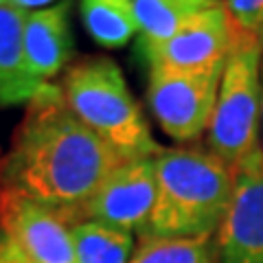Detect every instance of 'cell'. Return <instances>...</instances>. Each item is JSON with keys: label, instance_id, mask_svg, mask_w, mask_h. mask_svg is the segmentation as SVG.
Returning <instances> with one entry per match:
<instances>
[{"label": "cell", "instance_id": "cell-10", "mask_svg": "<svg viewBox=\"0 0 263 263\" xmlns=\"http://www.w3.org/2000/svg\"><path fill=\"white\" fill-rule=\"evenodd\" d=\"M70 3L29 11L22 27V48L27 68L37 81H51L72 55V31L68 20Z\"/></svg>", "mask_w": 263, "mask_h": 263}, {"label": "cell", "instance_id": "cell-19", "mask_svg": "<svg viewBox=\"0 0 263 263\" xmlns=\"http://www.w3.org/2000/svg\"><path fill=\"white\" fill-rule=\"evenodd\" d=\"M257 35H259V42H261V51H263V31H259Z\"/></svg>", "mask_w": 263, "mask_h": 263}, {"label": "cell", "instance_id": "cell-18", "mask_svg": "<svg viewBox=\"0 0 263 263\" xmlns=\"http://www.w3.org/2000/svg\"><path fill=\"white\" fill-rule=\"evenodd\" d=\"M53 0H9V7L20 11H37V9H46Z\"/></svg>", "mask_w": 263, "mask_h": 263}, {"label": "cell", "instance_id": "cell-17", "mask_svg": "<svg viewBox=\"0 0 263 263\" xmlns=\"http://www.w3.org/2000/svg\"><path fill=\"white\" fill-rule=\"evenodd\" d=\"M0 263H31L27 254L18 248V243L3 230H0Z\"/></svg>", "mask_w": 263, "mask_h": 263}, {"label": "cell", "instance_id": "cell-8", "mask_svg": "<svg viewBox=\"0 0 263 263\" xmlns=\"http://www.w3.org/2000/svg\"><path fill=\"white\" fill-rule=\"evenodd\" d=\"M239 35L241 29L230 18L224 0L213 9L197 13L167 42L138 46V55L149 66L204 68L226 62Z\"/></svg>", "mask_w": 263, "mask_h": 263}, {"label": "cell", "instance_id": "cell-11", "mask_svg": "<svg viewBox=\"0 0 263 263\" xmlns=\"http://www.w3.org/2000/svg\"><path fill=\"white\" fill-rule=\"evenodd\" d=\"M24 18L27 11L9 5L0 7V108L29 103L44 86L27 68L22 48Z\"/></svg>", "mask_w": 263, "mask_h": 263}, {"label": "cell", "instance_id": "cell-15", "mask_svg": "<svg viewBox=\"0 0 263 263\" xmlns=\"http://www.w3.org/2000/svg\"><path fill=\"white\" fill-rule=\"evenodd\" d=\"M77 263H129L134 235L95 221L72 224Z\"/></svg>", "mask_w": 263, "mask_h": 263}, {"label": "cell", "instance_id": "cell-4", "mask_svg": "<svg viewBox=\"0 0 263 263\" xmlns=\"http://www.w3.org/2000/svg\"><path fill=\"white\" fill-rule=\"evenodd\" d=\"M206 141L233 169L263 152V51L254 33L241 31L226 60Z\"/></svg>", "mask_w": 263, "mask_h": 263}, {"label": "cell", "instance_id": "cell-5", "mask_svg": "<svg viewBox=\"0 0 263 263\" xmlns=\"http://www.w3.org/2000/svg\"><path fill=\"white\" fill-rule=\"evenodd\" d=\"M226 62L204 68L149 66L147 101L160 129L178 143L209 132Z\"/></svg>", "mask_w": 263, "mask_h": 263}, {"label": "cell", "instance_id": "cell-20", "mask_svg": "<svg viewBox=\"0 0 263 263\" xmlns=\"http://www.w3.org/2000/svg\"><path fill=\"white\" fill-rule=\"evenodd\" d=\"M9 5V0H0V7H7Z\"/></svg>", "mask_w": 263, "mask_h": 263}, {"label": "cell", "instance_id": "cell-16", "mask_svg": "<svg viewBox=\"0 0 263 263\" xmlns=\"http://www.w3.org/2000/svg\"><path fill=\"white\" fill-rule=\"evenodd\" d=\"M226 9L241 31H263V0H226Z\"/></svg>", "mask_w": 263, "mask_h": 263}, {"label": "cell", "instance_id": "cell-1", "mask_svg": "<svg viewBox=\"0 0 263 263\" xmlns=\"http://www.w3.org/2000/svg\"><path fill=\"white\" fill-rule=\"evenodd\" d=\"M125 162L66 105L62 86L44 84L27 103L11 152L0 162V186L79 224L105 178Z\"/></svg>", "mask_w": 263, "mask_h": 263}, {"label": "cell", "instance_id": "cell-14", "mask_svg": "<svg viewBox=\"0 0 263 263\" xmlns=\"http://www.w3.org/2000/svg\"><path fill=\"white\" fill-rule=\"evenodd\" d=\"M129 263H221L217 237H141Z\"/></svg>", "mask_w": 263, "mask_h": 263}, {"label": "cell", "instance_id": "cell-6", "mask_svg": "<svg viewBox=\"0 0 263 263\" xmlns=\"http://www.w3.org/2000/svg\"><path fill=\"white\" fill-rule=\"evenodd\" d=\"M156 204V158L121 162L81 211L79 221H95L143 235Z\"/></svg>", "mask_w": 263, "mask_h": 263}, {"label": "cell", "instance_id": "cell-9", "mask_svg": "<svg viewBox=\"0 0 263 263\" xmlns=\"http://www.w3.org/2000/svg\"><path fill=\"white\" fill-rule=\"evenodd\" d=\"M217 243L221 263H263V152L235 169V197Z\"/></svg>", "mask_w": 263, "mask_h": 263}, {"label": "cell", "instance_id": "cell-13", "mask_svg": "<svg viewBox=\"0 0 263 263\" xmlns=\"http://www.w3.org/2000/svg\"><path fill=\"white\" fill-rule=\"evenodd\" d=\"M81 20L103 48H123L141 31L134 0H81Z\"/></svg>", "mask_w": 263, "mask_h": 263}, {"label": "cell", "instance_id": "cell-3", "mask_svg": "<svg viewBox=\"0 0 263 263\" xmlns=\"http://www.w3.org/2000/svg\"><path fill=\"white\" fill-rule=\"evenodd\" d=\"M62 92L72 114L123 160L158 158L164 152L152 136L123 70L110 57H84L70 66L62 81Z\"/></svg>", "mask_w": 263, "mask_h": 263}, {"label": "cell", "instance_id": "cell-12", "mask_svg": "<svg viewBox=\"0 0 263 263\" xmlns=\"http://www.w3.org/2000/svg\"><path fill=\"white\" fill-rule=\"evenodd\" d=\"M224 0H134L138 18V46L167 42L197 13L213 9Z\"/></svg>", "mask_w": 263, "mask_h": 263}, {"label": "cell", "instance_id": "cell-2", "mask_svg": "<svg viewBox=\"0 0 263 263\" xmlns=\"http://www.w3.org/2000/svg\"><path fill=\"white\" fill-rule=\"evenodd\" d=\"M235 197V169L211 149H164L156 204L141 237H217Z\"/></svg>", "mask_w": 263, "mask_h": 263}, {"label": "cell", "instance_id": "cell-7", "mask_svg": "<svg viewBox=\"0 0 263 263\" xmlns=\"http://www.w3.org/2000/svg\"><path fill=\"white\" fill-rule=\"evenodd\" d=\"M0 230L31 263H77L72 224L35 200L0 186Z\"/></svg>", "mask_w": 263, "mask_h": 263}]
</instances>
